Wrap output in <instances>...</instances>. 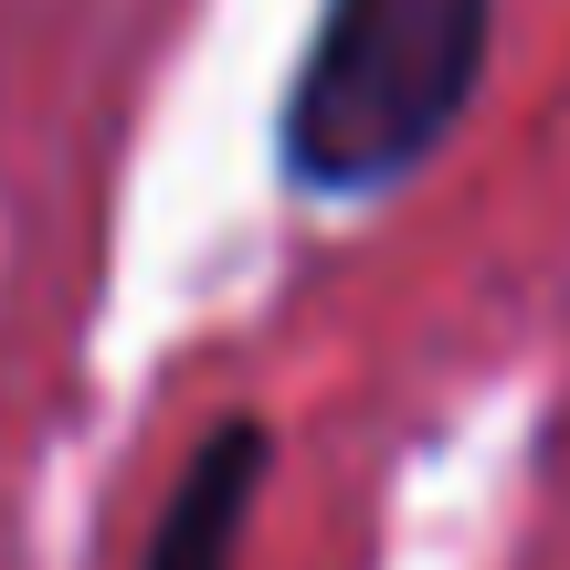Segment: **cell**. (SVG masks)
<instances>
[{
	"instance_id": "obj_1",
	"label": "cell",
	"mask_w": 570,
	"mask_h": 570,
	"mask_svg": "<svg viewBox=\"0 0 570 570\" xmlns=\"http://www.w3.org/2000/svg\"><path fill=\"white\" fill-rule=\"evenodd\" d=\"M497 0H317L275 106V169L296 202L360 212L423 180L487 96Z\"/></svg>"
},
{
	"instance_id": "obj_2",
	"label": "cell",
	"mask_w": 570,
	"mask_h": 570,
	"mask_svg": "<svg viewBox=\"0 0 570 570\" xmlns=\"http://www.w3.org/2000/svg\"><path fill=\"white\" fill-rule=\"evenodd\" d=\"M265 475H275V433L254 423V412L212 423L202 444H190V465L169 475L159 518H148L138 570H244L254 508H265Z\"/></svg>"
}]
</instances>
